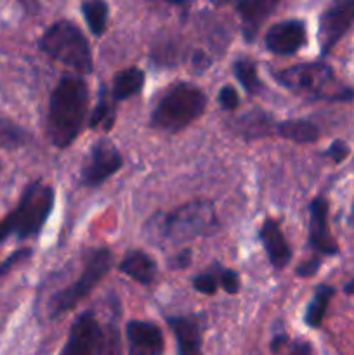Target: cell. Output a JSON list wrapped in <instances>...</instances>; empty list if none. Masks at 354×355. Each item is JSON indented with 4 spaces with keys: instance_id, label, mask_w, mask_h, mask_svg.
<instances>
[{
    "instance_id": "836d02e7",
    "label": "cell",
    "mask_w": 354,
    "mask_h": 355,
    "mask_svg": "<svg viewBox=\"0 0 354 355\" xmlns=\"http://www.w3.org/2000/svg\"><path fill=\"white\" fill-rule=\"evenodd\" d=\"M287 355H316L314 349H312L311 342L304 338H295L290 340L287 347Z\"/></svg>"
},
{
    "instance_id": "d6a6232c",
    "label": "cell",
    "mask_w": 354,
    "mask_h": 355,
    "mask_svg": "<svg viewBox=\"0 0 354 355\" xmlns=\"http://www.w3.org/2000/svg\"><path fill=\"white\" fill-rule=\"evenodd\" d=\"M191 262H193V252H191L189 248H184L180 250V252H177L176 255L169 260V267L172 270H183L187 269V267L191 266Z\"/></svg>"
},
{
    "instance_id": "52a82bcc",
    "label": "cell",
    "mask_w": 354,
    "mask_h": 355,
    "mask_svg": "<svg viewBox=\"0 0 354 355\" xmlns=\"http://www.w3.org/2000/svg\"><path fill=\"white\" fill-rule=\"evenodd\" d=\"M111 266H113V253L110 248H90L83 257V267L78 279L51 297L49 302L51 318H61L62 314L80 305V302L85 300L96 290L97 284L108 276Z\"/></svg>"
},
{
    "instance_id": "8992f818",
    "label": "cell",
    "mask_w": 354,
    "mask_h": 355,
    "mask_svg": "<svg viewBox=\"0 0 354 355\" xmlns=\"http://www.w3.org/2000/svg\"><path fill=\"white\" fill-rule=\"evenodd\" d=\"M54 187L42 180H33L24 187L17 207L2 222L7 234H14L19 239L33 238L40 234L54 210Z\"/></svg>"
},
{
    "instance_id": "30bf717a",
    "label": "cell",
    "mask_w": 354,
    "mask_h": 355,
    "mask_svg": "<svg viewBox=\"0 0 354 355\" xmlns=\"http://www.w3.org/2000/svg\"><path fill=\"white\" fill-rule=\"evenodd\" d=\"M354 26V0H342L326 7L318 21L319 54L326 58Z\"/></svg>"
},
{
    "instance_id": "9c48e42d",
    "label": "cell",
    "mask_w": 354,
    "mask_h": 355,
    "mask_svg": "<svg viewBox=\"0 0 354 355\" xmlns=\"http://www.w3.org/2000/svg\"><path fill=\"white\" fill-rule=\"evenodd\" d=\"M104 329L94 309L76 315L59 355H103Z\"/></svg>"
},
{
    "instance_id": "7a4b0ae2",
    "label": "cell",
    "mask_w": 354,
    "mask_h": 355,
    "mask_svg": "<svg viewBox=\"0 0 354 355\" xmlns=\"http://www.w3.org/2000/svg\"><path fill=\"white\" fill-rule=\"evenodd\" d=\"M274 82L295 96L325 103H351L354 89L339 82L335 71L325 61L301 62L288 68L271 71Z\"/></svg>"
},
{
    "instance_id": "ba28073f",
    "label": "cell",
    "mask_w": 354,
    "mask_h": 355,
    "mask_svg": "<svg viewBox=\"0 0 354 355\" xmlns=\"http://www.w3.org/2000/svg\"><path fill=\"white\" fill-rule=\"evenodd\" d=\"M124 166V156L118 151L117 146L106 137L90 146L87 162L80 170V184L83 187H99L108 179L120 172Z\"/></svg>"
},
{
    "instance_id": "9a60e30c",
    "label": "cell",
    "mask_w": 354,
    "mask_h": 355,
    "mask_svg": "<svg viewBox=\"0 0 354 355\" xmlns=\"http://www.w3.org/2000/svg\"><path fill=\"white\" fill-rule=\"evenodd\" d=\"M259 241L262 243L266 255L273 269L283 270L292 262V248L285 238L276 218L267 217L259 229Z\"/></svg>"
},
{
    "instance_id": "f35d334b",
    "label": "cell",
    "mask_w": 354,
    "mask_h": 355,
    "mask_svg": "<svg viewBox=\"0 0 354 355\" xmlns=\"http://www.w3.org/2000/svg\"><path fill=\"white\" fill-rule=\"evenodd\" d=\"M351 220H354V200H353V207H351Z\"/></svg>"
},
{
    "instance_id": "e0dca14e",
    "label": "cell",
    "mask_w": 354,
    "mask_h": 355,
    "mask_svg": "<svg viewBox=\"0 0 354 355\" xmlns=\"http://www.w3.org/2000/svg\"><path fill=\"white\" fill-rule=\"evenodd\" d=\"M118 270L134 279L135 283L149 286L155 281L158 267H156L155 259L151 255H148L142 250H130V252L125 253L121 262L118 263Z\"/></svg>"
},
{
    "instance_id": "3957f363",
    "label": "cell",
    "mask_w": 354,
    "mask_h": 355,
    "mask_svg": "<svg viewBox=\"0 0 354 355\" xmlns=\"http://www.w3.org/2000/svg\"><path fill=\"white\" fill-rule=\"evenodd\" d=\"M207 104V94L200 87L189 82H174L156 103L149 125L167 134H177L203 116Z\"/></svg>"
},
{
    "instance_id": "d590c367",
    "label": "cell",
    "mask_w": 354,
    "mask_h": 355,
    "mask_svg": "<svg viewBox=\"0 0 354 355\" xmlns=\"http://www.w3.org/2000/svg\"><path fill=\"white\" fill-rule=\"evenodd\" d=\"M288 343H290V336L287 333H274L273 340H271V352L280 354L281 350L287 349Z\"/></svg>"
},
{
    "instance_id": "4dcf8cb0",
    "label": "cell",
    "mask_w": 354,
    "mask_h": 355,
    "mask_svg": "<svg viewBox=\"0 0 354 355\" xmlns=\"http://www.w3.org/2000/svg\"><path fill=\"white\" fill-rule=\"evenodd\" d=\"M321 262H323V259L319 255L309 257L307 260H304V262L298 263V266L295 267V276L302 277V279L314 277L316 274L319 272V269H321Z\"/></svg>"
},
{
    "instance_id": "603a6c76",
    "label": "cell",
    "mask_w": 354,
    "mask_h": 355,
    "mask_svg": "<svg viewBox=\"0 0 354 355\" xmlns=\"http://www.w3.org/2000/svg\"><path fill=\"white\" fill-rule=\"evenodd\" d=\"M233 76L236 78V82L245 89L246 94L250 96H257L260 90L264 89L262 82L259 78V73H257V64L248 58H238L233 61L231 66Z\"/></svg>"
},
{
    "instance_id": "cb8c5ba5",
    "label": "cell",
    "mask_w": 354,
    "mask_h": 355,
    "mask_svg": "<svg viewBox=\"0 0 354 355\" xmlns=\"http://www.w3.org/2000/svg\"><path fill=\"white\" fill-rule=\"evenodd\" d=\"M82 16L89 26L94 37H103L108 30V16H110V6L103 0H89L80 6Z\"/></svg>"
},
{
    "instance_id": "4316f807",
    "label": "cell",
    "mask_w": 354,
    "mask_h": 355,
    "mask_svg": "<svg viewBox=\"0 0 354 355\" xmlns=\"http://www.w3.org/2000/svg\"><path fill=\"white\" fill-rule=\"evenodd\" d=\"M215 272H217L219 286L221 290H224L228 295H236L242 288V279H239V274L235 269H228V267L222 266L221 262H214Z\"/></svg>"
},
{
    "instance_id": "d4e9b609",
    "label": "cell",
    "mask_w": 354,
    "mask_h": 355,
    "mask_svg": "<svg viewBox=\"0 0 354 355\" xmlns=\"http://www.w3.org/2000/svg\"><path fill=\"white\" fill-rule=\"evenodd\" d=\"M30 142V135L19 125L0 118V148L14 149Z\"/></svg>"
},
{
    "instance_id": "f1b7e54d",
    "label": "cell",
    "mask_w": 354,
    "mask_h": 355,
    "mask_svg": "<svg viewBox=\"0 0 354 355\" xmlns=\"http://www.w3.org/2000/svg\"><path fill=\"white\" fill-rule=\"evenodd\" d=\"M321 155L325 156V158L332 159L335 165H340V163H344L347 158H349L351 148H349V144L344 141V139H335V141H333L332 144H330L328 148L321 153Z\"/></svg>"
},
{
    "instance_id": "83f0119b",
    "label": "cell",
    "mask_w": 354,
    "mask_h": 355,
    "mask_svg": "<svg viewBox=\"0 0 354 355\" xmlns=\"http://www.w3.org/2000/svg\"><path fill=\"white\" fill-rule=\"evenodd\" d=\"M104 329V347L103 355H124L121 354V338H120V329H118L117 319H111L103 326Z\"/></svg>"
},
{
    "instance_id": "484cf974",
    "label": "cell",
    "mask_w": 354,
    "mask_h": 355,
    "mask_svg": "<svg viewBox=\"0 0 354 355\" xmlns=\"http://www.w3.org/2000/svg\"><path fill=\"white\" fill-rule=\"evenodd\" d=\"M191 284H193L194 290L201 295H208V297H212V295L217 293V290L221 286H219L217 272H215L214 263H212L207 270H203V272H198L196 276H193Z\"/></svg>"
},
{
    "instance_id": "2e32d148",
    "label": "cell",
    "mask_w": 354,
    "mask_h": 355,
    "mask_svg": "<svg viewBox=\"0 0 354 355\" xmlns=\"http://www.w3.org/2000/svg\"><path fill=\"white\" fill-rule=\"evenodd\" d=\"M278 2L274 0H242L235 3L242 17V35L246 44H253L259 35V28L264 21L276 10Z\"/></svg>"
},
{
    "instance_id": "8d00e7d4",
    "label": "cell",
    "mask_w": 354,
    "mask_h": 355,
    "mask_svg": "<svg viewBox=\"0 0 354 355\" xmlns=\"http://www.w3.org/2000/svg\"><path fill=\"white\" fill-rule=\"evenodd\" d=\"M342 291L346 295H354V277L351 281H347L346 284H344V288H342Z\"/></svg>"
},
{
    "instance_id": "74e56055",
    "label": "cell",
    "mask_w": 354,
    "mask_h": 355,
    "mask_svg": "<svg viewBox=\"0 0 354 355\" xmlns=\"http://www.w3.org/2000/svg\"><path fill=\"white\" fill-rule=\"evenodd\" d=\"M7 236H9V234H7L6 227H3V224H0V243H2V241H3V239H6V238H7Z\"/></svg>"
},
{
    "instance_id": "7402d4cb",
    "label": "cell",
    "mask_w": 354,
    "mask_h": 355,
    "mask_svg": "<svg viewBox=\"0 0 354 355\" xmlns=\"http://www.w3.org/2000/svg\"><path fill=\"white\" fill-rule=\"evenodd\" d=\"M236 130L246 139H259L264 135H269L273 130L274 120L271 114H267L264 110H253L252 113L243 114L236 121Z\"/></svg>"
},
{
    "instance_id": "8fae6325",
    "label": "cell",
    "mask_w": 354,
    "mask_h": 355,
    "mask_svg": "<svg viewBox=\"0 0 354 355\" xmlns=\"http://www.w3.org/2000/svg\"><path fill=\"white\" fill-rule=\"evenodd\" d=\"M330 203L325 196L312 198L309 203V248L319 257H339L340 246L330 231Z\"/></svg>"
},
{
    "instance_id": "5bb4252c",
    "label": "cell",
    "mask_w": 354,
    "mask_h": 355,
    "mask_svg": "<svg viewBox=\"0 0 354 355\" xmlns=\"http://www.w3.org/2000/svg\"><path fill=\"white\" fill-rule=\"evenodd\" d=\"M128 355H163L165 338L155 322L132 319L125 326Z\"/></svg>"
},
{
    "instance_id": "5b68a950",
    "label": "cell",
    "mask_w": 354,
    "mask_h": 355,
    "mask_svg": "<svg viewBox=\"0 0 354 355\" xmlns=\"http://www.w3.org/2000/svg\"><path fill=\"white\" fill-rule=\"evenodd\" d=\"M38 49L54 61L73 69L75 75H90L94 69L92 51L83 31L69 19L52 23L38 38Z\"/></svg>"
},
{
    "instance_id": "ac0fdd59",
    "label": "cell",
    "mask_w": 354,
    "mask_h": 355,
    "mask_svg": "<svg viewBox=\"0 0 354 355\" xmlns=\"http://www.w3.org/2000/svg\"><path fill=\"white\" fill-rule=\"evenodd\" d=\"M146 83V73L144 69L137 68V66H130V68L120 69L115 73L113 82H111V99L115 103L120 101H127L128 97L137 96L142 92Z\"/></svg>"
},
{
    "instance_id": "44dd1931",
    "label": "cell",
    "mask_w": 354,
    "mask_h": 355,
    "mask_svg": "<svg viewBox=\"0 0 354 355\" xmlns=\"http://www.w3.org/2000/svg\"><path fill=\"white\" fill-rule=\"evenodd\" d=\"M115 120H117V103L111 99V94L106 85L101 83L99 90H97V103L89 116V127L110 132L113 128Z\"/></svg>"
},
{
    "instance_id": "f546056e",
    "label": "cell",
    "mask_w": 354,
    "mask_h": 355,
    "mask_svg": "<svg viewBox=\"0 0 354 355\" xmlns=\"http://www.w3.org/2000/svg\"><path fill=\"white\" fill-rule=\"evenodd\" d=\"M217 101L221 104L222 110L226 111H236L239 106V96L233 85H224L219 89Z\"/></svg>"
},
{
    "instance_id": "1f68e13d",
    "label": "cell",
    "mask_w": 354,
    "mask_h": 355,
    "mask_svg": "<svg viewBox=\"0 0 354 355\" xmlns=\"http://www.w3.org/2000/svg\"><path fill=\"white\" fill-rule=\"evenodd\" d=\"M31 255H33V250H31V248L16 250V252H14L12 255H9L6 260H3L2 263H0V277H2L3 274L9 272V270L12 269L14 266H17V263H23L24 260L30 259Z\"/></svg>"
},
{
    "instance_id": "e575fe53",
    "label": "cell",
    "mask_w": 354,
    "mask_h": 355,
    "mask_svg": "<svg viewBox=\"0 0 354 355\" xmlns=\"http://www.w3.org/2000/svg\"><path fill=\"white\" fill-rule=\"evenodd\" d=\"M212 64V59L205 54L203 51H194L191 55V66H193L196 71H207Z\"/></svg>"
},
{
    "instance_id": "277c9868",
    "label": "cell",
    "mask_w": 354,
    "mask_h": 355,
    "mask_svg": "<svg viewBox=\"0 0 354 355\" xmlns=\"http://www.w3.org/2000/svg\"><path fill=\"white\" fill-rule=\"evenodd\" d=\"M148 224L155 225L163 239L177 243L208 238L221 229L214 203L208 200H194L180 205L169 214L155 215Z\"/></svg>"
},
{
    "instance_id": "d6986e66",
    "label": "cell",
    "mask_w": 354,
    "mask_h": 355,
    "mask_svg": "<svg viewBox=\"0 0 354 355\" xmlns=\"http://www.w3.org/2000/svg\"><path fill=\"white\" fill-rule=\"evenodd\" d=\"M335 288L332 284L319 283L314 288V293H312L311 300H309L307 307L304 311V324L311 329H319L323 324V319H325L326 311H328V305L332 302V298L335 297Z\"/></svg>"
},
{
    "instance_id": "ffe728a7",
    "label": "cell",
    "mask_w": 354,
    "mask_h": 355,
    "mask_svg": "<svg viewBox=\"0 0 354 355\" xmlns=\"http://www.w3.org/2000/svg\"><path fill=\"white\" fill-rule=\"evenodd\" d=\"M278 135L295 144H312L319 139L321 130L318 125L305 118H294V120L280 121L276 127Z\"/></svg>"
},
{
    "instance_id": "7c38bea8",
    "label": "cell",
    "mask_w": 354,
    "mask_h": 355,
    "mask_svg": "<svg viewBox=\"0 0 354 355\" xmlns=\"http://www.w3.org/2000/svg\"><path fill=\"white\" fill-rule=\"evenodd\" d=\"M307 24L302 19L274 23L264 35V44L276 55H294L307 45Z\"/></svg>"
},
{
    "instance_id": "6da1fadb",
    "label": "cell",
    "mask_w": 354,
    "mask_h": 355,
    "mask_svg": "<svg viewBox=\"0 0 354 355\" xmlns=\"http://www.w3.org/2000/svg\"><path fill=\"white\" fill-rule=\"evenodd\" d=\"M89 107V85L85 78L66 73L49 97L47 134L58 149H66L83 130Z\"/></svg>"
},
{
    "instance_id": "4fadbf2b",
    "label": "cell",
    "mask_w": 354,
    "mask_h": 355,
    "mask_svg": "<svg viewBox=\"0 0 354 355\" xmlns=\"http://www.w3.org/2000/svg\"><path fill=\"white\" fill-rule=\"evenodd\" d=\"M165 321L176 338L177 355H203V315H169Z\"/></svg>"
}]
</instances>
